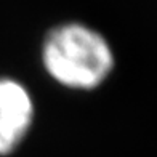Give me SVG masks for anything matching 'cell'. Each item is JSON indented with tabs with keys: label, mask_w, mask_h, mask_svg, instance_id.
Returning a JSON list of instances; mask_svg holds the SVG:
<instances>
[{
	"label": "cell",
	"mask_w": 157,
	"mask_h": 157,
	"mask_svg": "<svg viewBox=\"0 0 157 157\" xmlns=\"http://www.w3.org/2000/svg\"><path fill=\"white\" fill-rule=\"evenodd\" d=\"M42 64L63 87L95 90L112 72L114 53L98 31L80 23H64L47 32Z\"/></svg>",
	"instance_id": "obj_1"
},
{
	"label": "cell",
	"mask_w": 157,
	"mask_h": 157,
	"mask_svg": "<svg viewBox=\"0 0 157 157\" xmlns=\"http://www.w3.org/2000/svg\"><path fill=\"white\" fill-rule=\"evenodd\" d=\"M34 120V101L21 82L0 78V155H8L23 143Z\"/></svg>",
	"instance_id": "obj_2"
}]
</instances>
